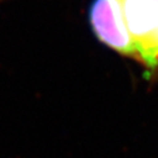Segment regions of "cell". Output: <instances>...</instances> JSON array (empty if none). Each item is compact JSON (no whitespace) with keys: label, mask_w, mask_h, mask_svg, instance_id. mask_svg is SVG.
<instances>
[{"label":"cell","mask_w":158,"mask_h":158,"mask_svg":"<svg viewBox=\"0 0 158 158\" xmlns=\"http://www.w3.org/2000/svg\"><path fill=\"white\" fill-rule=\"evenodd\" d=\"M123 19L132 59L158 73V0H123Z\"/></svg>","instance_id":"obj_1"},{"label":"cell","mask_w":158,"mask_h":158,"mask_svg":"<svg viewBox=\"0 0 158 158\" xmlns=\"http://www.w3.org/2000/svg\"><path fill=\"white\" fill-rule=\"evenodd\" d=\"M90 25L102 44L132 59V45L123 19V0H94Z\"/></svg>","instance_id":"obj_2"}]
</instances>
